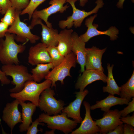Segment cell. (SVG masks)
Instances as JSON below:
<instances>
[{"mask_svg":"<svg viewBox=\"0 0 134 134\" xmlns=\"http://www.w3.org/2000/svg\"><path fill=\"white\" fill-rule=\"evenodd\" d=\"M5 37L0 39V61L3 65L19 64L18 55L24 51L25 46L17 44L12 34L6 33Z\"/></svg>","mask_w":134,"mask_h":134,"instance_id":"obj_1","label":"cell"},{"mask_svg":"<svg viewBox=\"0 0 134 134\" xmlns=\"http://www.w3.org/2000/svg\"><path fill=\"white\" fill-rule=\"evenodd\" d=\"M51 81L48 79L43 82L38 83L33 80L27 81L23 89L17 93H11L10 96L25 102L29 101L37 107L39 105L40 96L42 92L46 89L50 88Z\"/></svg>","mask_w":134,"mask_h":134,"instance_id":"obj_2","label":"cell"},{"mask_svg":"<svg viewBox=\"0 0 134 134\" xmlns=\"http://www.w3.org/2000/svg\"><path fill=\"white\" fill-rule=\"evenodd\" d=\"M1 69L7 76H10L12 78L11 83L15 87L9 90L11 93L20 92L23 89L27 81L33 80L31 74L29 72L27 67L23 65H3Z\"/></svg>","mask_w":134,"mask_h":134,"instance_id":"obj_3","label":"cell"},{"mask_svg":"<svg viewBox=\"0 0 134 134\" xmlns=\"http://www.w3.org/2000/svg\"><path fill=\"white\" fill-rule=\"evenodd\" d=\"M77 0H67L66 2L68 3L72 9V15L68 17L66 20L60 21L58 23L59 28L64 29L66 28L70 29L72 26L75 28L80 27L84 19L89 15L97 13L99 9L102 7L104 4L102 0H97L95 2L96 5L91 11L87 12L77 8L75 3Z\"/></svg>","mask_w":134,"mask_h":134,"instance_id":"obj_4","label":"cell"},{"mask_svg":"<svg viewBox=\"0 0 134 134\" xmlns=\"http://www.w3.org/2000/svg\"><path fill=\"white\" fill-rule=\"evenodd\" d=\"M77 63L76 56L72 51L65 57L63 61L59 65L54 67L45 77L52 82L51 87H56V82L60 81L62 84L67 76L71 77L70 71L72 67H75Z\"/></svg>","mask_w":134,"mask_h":134,"instance_id":"obj_5","label":"cell"},{"mask_svg":"<svg viewBox=\"0 0 134 134\" xmlns=\"http://www.w3.org/2000/svg\"><path fill=\"white\" fill-rule=\"evenodd\" d=\"M38 119L40 122L46 123L49 128L60 130L65 134L71 132L78 123L68 118L66 114L63 112L53 116L42 113L39 115Z\"/></svg>","mask_w":134,"mask_h":134,"instance_id":"obj_6","label":"cell"},{"mask_svg":"<svg viewBox=\"0 0 134 134\" xmlns=\"http://www.w3.org/2000/svg\"><path fill=\"white\" fill-rule=\"evenodd\" d=\"M67 0H52L49 2L50 5L49 7L40 10H35L33 12L31 24L29 26L32 29L37 25L39 21L43 20L48 27H52V23L48 21V17L52 14L58 12L63 13L69 7L67 4L64 6Z\"/></svg>","mask_w":134,"mask_h":134,"instance_id":"obj_7","label":"cell"},{"mask_svg":"<svg viewBox=\"0 0 134 134\" xmlns=\"http://www.w3.org/2000/svg\"><path fill=\"white\" fill-rule=\"evenodd\" d=\"M55 93L50 88L44 90L40 97L38 107L41 110L49 115H55L61 113L65 104L61 100H57L54 96Z\"/></svg>","mask_w":134,"mask_h":134,"instance_id":"obj_8","label":"cell"},{"mask_svg":"<svg viewBox=\"0 0 134 134\" xmlns=\"http://www.w3.org/2000/svg\"><path fill=\"white\" fill-rule=\"evenodd\" d=\"M15 20L10 27L8 29L6 33H13L16 35L15 39L17 41L27 42L29 41L32 44L35 43L39 40L40 37L32 34L29 26L20 20L19 15L21 11L16 10Z\"/></svg>","mask_w":134,"mask_h":134,"instance_id":"obj_9","label":"cell"},{"mask_svg":"<svg viewBox=\"0 0 134 134\" xmlns=\"http://www.w3.org/2000/svg\"><path fill=\"white\" fill-rule=\"evenodd\" d=\"M96 14L91 16L87 19L85 21V25L87 28L86 31L83 34L80 35V38L86 43L91 38L95 36L100 35H105L109 36L111 40H116L118 37V34L119 30L115 27L111 26L108 30L104 31L98 30L97 28L98 25L93 24L95 18L97 17Z\"/></svg>","mask_w":134,"mask_h":134,"instance_id":"obj_10","label":"cell"},{"mask_svg":"<svg viewBox=\"0 0 134 134\" xmlns=\"http://www.w3.org/2000/svg\"><path fill=\"white\" fill-rule=\"evenodd\" d=\"M121 117L119 111L117 109L110 110L104 112L102 118L95 120L96 125L100 128V134H107L118 125L123 124L120 120Z\"/></svg>","mask_w":134,"mask_h":134,"instance_id":"obj_11","label":"cell"},{"mask_svg":"<svg viewBox=\"0 0 134 134\" xmlns=\"http://www.w3.org/2000/svg\"><path fill=\"white\" fill-rule=\"evenodd\" d=\"M19 100L16 99L10 103H7L2 111V120L10 128L12 133L15 125L22 122L21 114L18 109Z\"/></svg>","mask_w":134,"mask_h":134,"instance_id":"obj_12","label":"cell"},{"mask_svg":"<svg viewBox=\"0 0 134 134\" xmlns=\"http://www.w3.org/2000/svg\"><path fill=\"white\" fill-rule=\"evenodd\" d=\"M28 62L32 66L51 63L46 46L41 42L30 47L29 50Z\"/></svg>","mask_w":134,"mask_h":134,"instance_id":"obj_13","label":"cell"},{"mask_svg":"<svg viewBox=\"0 0 134 134\" xmlns=\"http://www.w3.org/2000/svg\"><path fill=\"white\" fill-rule=\"evenodd\" d=\"M89 91L87 89L83 91L76 92V98L69 105L64 107L62 110V112L66 113L68 118H71L80 123L83 120L80 114V109L82 103Z\"/></svg>","mask_w":134,"mask_h":134,"instance_id":"obj_14","label":"cell"},{"mask_svg":"<svg viewBox=\"0 0 134 134\" xmlns=\"http://www.w3.org/2000/svg\"><path fill=\"white\" fill-rule=\"evenodd\" d=\"M106 49V48L100 49L94 46L86 48L85 66L86 70L93 69L103 72L102 58Z\"/></svg>","mask_w":134,"mask_h":134,"instance_id":"obj_15","label":"cell"},{"mask_svg":"<svg viewBox=\"0 0 134 134\" xmlns=\"http://www.w3.org/2000/svg\"><path fill=\"white\" fill-rule=\"evenodd\" d=\"M85 110V117L81 122L80 127L74 131L71 134H94L99 132L100 128L93 121L90 114L91 106L86 101L83 102Z\"/></svg>","mask_w":134,"mask_h":134,"instance_id":"obj_16","label":"cell"},{"mask_svg":"<svg viewBox=\"0 0 134 134\" xmlns=\"http://www.w3.org/2000/svg\"><path fill=\"white\" fill-rule=\"evenodd\" d=\"M107 76L103 72L93 69L85 70L82 74L78 78L75 85V88L83 91L88 85L96 81L101 80L106 82Z\"/></svg>","mask_w":134,"mask_h":134,"instance_id":"obj_17","label":"cell"},{"mask_svg":"<svg viewBox=\"0 0 134 134\" xmlns=\"http://www.w3.org/2000/svg\"><path fill=\"white\" fill-rule=\"evenodd\" d=\"M71 51L76 56L77 63L80 66L81 72L85 70L86 62V43L80 38L76 32H73L72 35Z\"/></svg>","mask_w":134,"mask_h":134,"instance_id":"obj_18","label":"cell"},{"mask_svg":"<svg viewBox=\"0 0 134 134\" xmlns=\"http://www.w3.org/2000/svg\"><path fill=\"white\" fill-rule=\"evenodd\" d=\"M73 32L72 29H65L59 33L58 44L57 46L60 53L64 56L71 52Z\"/></svg>","mask_w":134,"mask_h":134,"instance_id":"obj_19","label":"cell"},{"mask_svg":"<svg viewBox=\"0 0 134 134\" xmlns=\"http://www.w3.org/2000/svg\"><path fill=\"white\" fill-rule=\"evenodd\" d=\"M129 102L126 99L116 97L109 94L106 98L101 100L97 101L95 104L91 106V109L94 110L100 108L101 111L106 112L110 110L113 106L117 105H127Z\"/></svg>","mask_w":134,"mask_h":134,"instance_id":"obj_20","label":"cell"},{"mask_svg":"<svg viewBox=\"0 0 134 134\" xmlns=\"http://www.w3.org/2000/svg\"><path fill=\"white\" fill-rule=\"evenodd\" d=\"M19 101V104L22 107V122L19 126V130L20 132H23L27 131L31 123L32 122V117L37 106L31 102L26 103L20 101Z\"/></svg>","mask_w":134,"mask_h":134,"instance_id":"obj_21","label":"cell"},{"mask_svg":"<svg viewBox=\"0 0 134 134\" xmlns=\"http://www.w3.org/2000/svg\"><path fill=\"white\" fill-rule=\"evenodd\" d=\"M40 25L42 27L41 33L42 43L47 47L57 46L58 44L59 33L57 30L50 28L42 23V21H39L37 25Z\"/></svg>","mask_w":134,"mask_h":134,"instance_id":"obj_22","label":"cell"},{"mask_svg":"<svg viewBox=\"0 0 134 134\" xmlns=\"http://www.w3.org/2000/svg\"><path fill=\"white\" fill-rule=\"evenodd\" d=\"M52 63L39 64L34 68L31 69V72L33 80L40 82L50 72V70L54 67Z\"/></svg>","mask_w":134,"mask_h":134,"instance_id":"obj_23","label":"cell"},{"mask_svg":"<svg viewBox=\"0 0 134 134\" xmlns=\"http://www.w3.org/2000/svg\"><path fill=\"white\" fill-rule=\"evenodd\" d=\"M114 65L110 66L108 63L107 65V68L108 74L107 77L106 86L103 87L102 90L103 92H108L109 94L114 95L117 94L119 95L120 87L117 84L114 79L113 74V70Z\"/></svg>","mask_w":134,"mask_h":134,"instance_id":"obj_24","label":"cell"},{"mask_svg":"<svg viewBox=\"0 0 134 134\" xmlns=\"http://www.w3.org/2000/svg\"><path fill=\"white\" fill-rule=\"evenodd\" d=\"M120 97L130 101L131 98L134 97V70L130 78L125 84L120 87Z\"/></svg>","mask_w":134,"mask_h":134,"instance_id":"obj_25","label":"cell"},{"mask_svg":"<svg viewBox=\"0 0 134 134\" xmlns=\"http://www.w3.org/2000/svg\"><path fill=\"white\" fill-rule=\"evenodd\" d=\"M47 50L50 56L51 63L54 67L59 65L64 60L65 56L60 53L57 46L48 47Z\"/></svg>","mask_w":134,"mask_h":134,"instance_id":"obj_26","label":"cell"},{"mask_svg":"<svg viewBox=\"0 0 134 134\" xmlns=\"http://www.w3.org/2000/svg\"><path fill=\"white\" fill-rule=\"evenodd\" d=\"M46 0H30L29 4L24 9L22 10L20 15L27 14L29 19H31L32 15L38 7Z\"/></svg>","mask_w":134,"mask_h":134,"instance_id":"obj_27","label":"cell"},{"mask_svg":"<svg viewBox=\"0 0 134 134\" xmlns=\"http://www.w3.org/2000/svg\"><path fill=\"white\" fill-rule=\"evenodd\" d=\"M16 11V10L12 6L9 7L6 11L3 17L1 19V21L8 26H11L15 20Z\"/></svg>","mask_w":134,"mask_h":134,"instance_id":"obj_28","label":"cell"},{"mask_svg":"<svg viewBox=\"0 0 134 134\" xmlns=\"http://www.w3.org/2000/svg\"><path fill=\"white\" fill-rule=\"evenodd\" d=\"M12 7L16 10L22 11L27 6L30 0H10Z\"/></svg>","mask_w":134,"mask_h":134,"instance_id":"obj_29","label":"cell"},{"mask_svg":"<svg viewBox=\"0 0 134 134\" xmlns=\"http://www.w3.org/2000/svg\"><path fill=\"white\" fill-rule=\"evenodd\" d=\"M31 126H30L28 128L27 130V134H36L39 131L42 132L43 129H42L38 130V125H40L42 126L45 125L44 123H42L39 121L38 118L36 119L34 122L32 123Z\"/></svg>","mask_w":134,"mask_h":134,"instance_id":"obj_30","label":"cell"},{"mask_svg":"<svg viewBox=\"0 0 134 134\" xmlns=\"http://www.w3.org/2000/svg\"><path fill=\"white\" fill-rule=\"evenodd\" d=\"M127 106L123 110L119 111L121 117L126 116L128 114L134 111V97L132 98V100L129 101Z\"/></svg>","mask_w":134,"mask_h":134,"instance_id":"obj_31","label":"cell"},{"mask_svg":"<svg viewBox=\"0 0 134 134\" xmlns=\"http://www.w3.org/2000/svg\"><path fill=\"white\" fill-rule=\"evenodd\" d=\"M0 6L2 9L1 13L4 15L7 9L12 6L10 0H0Z\"/></svg>","mask_w":134,"mask_h":134,"instance_id":"obj_32","label":"cell"},{"mask_svg":"<svg viewBox=\"0 0 134 134\" xmlns=\"http://www.w3.org/2000/svg\"><path fill=\"white\" fill-rule=\"evenodd\" d=\"M120 120L124 123L127 124L134 127V113H133L131 116H128L124 117H121Z\"/></svg>","mask_w":134,"mask_h":134,"instance_id":"obj_33","label":"cell"},{"mask_svg":"<svg viewBox=\"0 0 134 134\" xmlns=\"http://www.w3.org/2000/svg\"><path fill=\"white\" fill-rule=\"evenodd\" d=\"M0 81L2 85H7L11 83V81L7 77L5 73L0 68Z\"/></svg>","mask_w":134,"mask_h":134,"instance_id":"obj_34","label":"cell"},{"mask_svg":"<svg viewBox=\"0 0 134 134\" xmlns=\"http://www.w3.org/2000/svg\"><path fill=\"white\" fill-rule=\"evenodd\" d=\"M8 26L2 22H0V39L5 37Z\"/></svg>","mask_w":134,"mask_h":134,"instance_id":"obj_35","label":"cell"},{"mask_svg":"<svg viewBox=\"0 0 134 134\" xmlns=\"http://www.w3.org/2000/svg\"><path fill=\"white\" fill-rule=\"evenodd\" d=\"M123 134H134V128L132 125L125 123L123 124Z\"/></svg>","mask_w":134,"mask_h":134,"instance_id":"obj_36","label":"cell"},{"mask_svg":"<svg viewBox=\"0 0 134 134\" xmlns=\"http://www.w3.org/2000/svg\"><path fill=\"white\" fill-rule=\"evenodd\" d=\"M123 124L119 125L113 130L108 132L107 134H123Z\"/></svg>","mask_w":134,"mask_h":134,"instance_id":"obj_37","label":"cell"},{"mask_svg":"<svg viewBox=\"0 0 134 134\" xmlns=\"http://www.w3.org/2000/svg\"><path fill=\"white\" fill-rule=\"evenodd\" d=\"M125 0H118L116 5L117 7L119 8H122L124 1Z\"/></svg>","mask_w":134,"mask_h":134,"instance_id":"obj_38","label":"cell"},{"mask_svg":"<svg viewBox=\"0 0 134 134\" xmlns=\"http://www.w3.org/2000/svg\"><path fill=\"white\" fill-rule=\"evenodd\" d=\"M79 5L81 7L84 6L87 2L88 0H79Z\"/></svg>","mask_w":134,"mask_h":134,"instance_id":"obj_39","label":"cell"},{"mask_svg":"<svg viewBox=\"0 0 134 134\" xmlns=\"http://www.w3.org/2000/svg\"><path fill=\"white\" fill-rule=\"evenodd\" d=\"M55 130L52 129V130L49 131H46L44 133L45 134H54V131Z\"/></svg>","mask_w":134,"mask_h":134,"instance_id":"obj_40","label":"cell"},{"mask_svg":"<svg viewBox=\"0 0 134 134\" xmlns=\"http://www.w3.org/2000/svg\"><path fill=\"white\" fill-rule=\"evenodd\" d=\"M1 10H2L0 6V13H1Z\"/></svg>","mask_w":134,"mask_h":134,"instance_id":"obj_41","label":"cell"}]
</instances>
